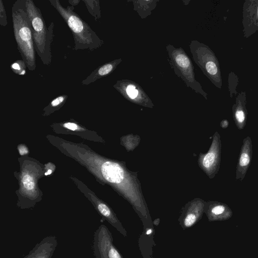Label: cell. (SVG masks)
I'll return each mask as SVG.
<instances>
[{
  "label": "cell",
  "mask_w": 258,
  "mask_h": 258,
  "mask_svg": "<svg viewBox=\"0 0 258 258\" xmlns=\"http://www.w3.org/2000/svg\"><path fill=\"white\" fill-rule=\"evenodd\" d=\"M23 183L27 189H32L34 187L33 178L29 175H26L23 177Z\"/></svg>",
  "instance_id": "d6986e66"
},
{
  "label": "cell",
  "mask_w": 258,
  "mask_h": 258,
  "mask_svg": "<svg viewBox=\"0 0 258 258\" xmlns=\"http://www.w3.org/2000/svg\"><path fill=\"white\" fill-rule=\"evenodd\" d=\"M221 155V141L220 134L216 132L213 136L211 145L207 153L201 154L199 164L201 169L211 179L218 172Z\"/></svg>",
  "instance_id": "52a82bcc"
},
{
  "label": "cell",
  "mask_w": 258,
  "mask_h": 258,
  "mask_svg": "<svg viewBox=\"0 0 258 258\" xmlns=\"http://www.w3.org/2000/svg\"><path fill=\"white\" fill-rule=\"evenodd\" d=\"M52 171L51 170H48L47 172L45 173V175H47L49 174H50L51 173Z\"/></svg>",
  "instance_id": "cb8c5ba5"
},
{
  "label": "cell",
  "mask_w": 258,
  "mask_h": 258,
  "mask_svg": "<svg viewBox=\"0 0 258 258\" xmlns=\"http://www.w3.org/2000/svg\"><path fill=\"white\" fill-rule=\"evenodd\" d=\"M128 81L125 80L117 81L113 85V87L131 101L145 106L143 102L144 100L150 107H152L153 104L144 91L141 88L139 89L140 86L138 84Z\"/></svg>",
  "instance_id": "ba28073f"
},
{
  "label": "cell",
  "mask_w": 258,
  "mask_h": 258,
  "mask_svg": "<svg viewBox=\"0 0 258 258\" xmlns=\"http://www.w3.org/2000/svg\"><path fill=\"white\" fill-rule=\"evenodd\" d=\"M244 29L252 28L253 33L258 30V1H247L243 7Z\"/></svg>",
  "instance_id": "7c38bea8"
},
{
  "label": "cell",
  "mask_w": 258,
  "mask_h": 258,
  "mask_svg": "<svg viewBox=\"0 0 258 258\" xmlns=\"http://www.w3.org/2000/svg\"><path fill=\"white\" fill-rule=\"evenodd\" d=\"M80 2V0H69V3L71 5V6H75L79 4Z\"/></svg>",
  "instance_id": "603a6c76"
},
{
  "label": "cell",
  "mask_w": 258,
  "mask_h": 258,
  "mask_svg": "<svg viewBox=\"0 0 258 258\" xmlns=\"http://www.w3.org/2000/svg\"><path fill=\"white\" fill-rule=\"evenodd\" d=\"M93 248L95 258H122L113 244L111 233L103 224L94 232Z\"/></svg>",
  "instance_id": "8992f818"
},
{
  "label": "cell",
  "mask_w": 258,
  "mask_h": 258,
  "mask_svg": "<svg viewBox=\"0 0 258 258\" xmlns=\"http://www.w3.org/2000/svg\"><path fill=\"white\" fill-rule=\"evenodd\" d=\"M51 5L57 11L67 24L74 40L73 49L93 51L104 43L89 25L74 12V7H63L58 0H49Z\"/></svg>",
  "instance_id": "7a4b0ae2"
},
{
  "label": "cell",
  "mask_w": 258,
  "mask_h": 258,
  "mask_svg": "<svg viewBox=\"0 0 258 258\" xmlns=\"http://www.w3.org/2000/svg\"><path fill=\"white\" fill-rule=\"evenodd\" d=\"M189 48L195 62L217 87L221 88V76L218 61L211 49L197 40H192Z\"/></svg>",
  "instance_id": "5b68a950"
},
{
  "label": "cell",
  "mask_w": 258,
  "mask_h": 258,
  "mask_svg": "<svg viewBox=\"0 0 258 258\" xmlns=\"http://www.w3.org/2000/svg\"><path fill=\"white\" fill-rule=\"evenodd\" d=\"M244 95L236 98V103L232 106L233 118L238 129L243 130L246 123L247 112L245 106Z\"/></svg>",
  "instance_id": "5bb4252c"
},
{
  "label": "cell",
  "mask_w": 258,
  "mask_h": 258,
  "mask_svg": "<svg viewBox=\"0 0 258 258\" xmlns=\"http://www.w3.org/2000/svg\"><path fill=\"white\" fill-rule=\"evenodd\" d=\"M26 11L31 22L36 52L43 63L49 66L52 60L54 23L51 22L47 28L40 9L32 0H26Z\"/></svg>",
  "instance_id": "3957f363"
},
{
  "label": "cell",
  "mask_w": 258,
  "mask_h": 258,
  "mask_svg": "<svg viewBox=\"0 0 258 258\" xmlns=\"http://www.w3.org/2000/svg\"><path fill=\"white\" fill-rule=\"evenodd\" d=\"M57 245L56 237L47 236L38 242L23 258H51Z\"/></svg>",
  "instance_id": "8fae6325"
},
{
  "label": "cell",
  "mask_w": 258,
  "mask_h": 258,
  "mask_svg": "<svg viewBox=\"0 0 258 258\" xmlns=\"http://www.w3.org/2000/svg\"><path fill=\"white\" fill-rule=\"evenodd\" d=\"M14 37L18 50L29 71L36 69V51L30 21L26 11V0H17L12 8Z\"/></svg>",
  "instance_id": "6da1fadb"
},
{
  "label": "cell",
  "mask_w": 258,
  "mask_h": 258,
  "mask_svg": "<svg viewBox=\"0 0 258 258\" xmlns=\"http://www.w3.org/2000/svg\"><path fill=\"white\" fill-rule=\"evenodd\" d=\"M220 125L221 128H227L229 126V121L227 119H224L220 122Z\"/></svg>",
  "instance_id": "44dd1931"
},
{
  "label": "cell",
  "mask_w": 258,
  "mask_h": 258,
  "mask_svg": "<svg viewBox=\"0 0 258 258\" xmlns=\"http://www.w3.org/2000/svg\"><path fill=\"white\" fill-rule=\"evenodd\" d=\"M64 126L68 129L72 131H75L78 128V126L76 124L72 122H67L64 123Z\"/></svg>",
  "instance_id": "ffe728a7"
},
{
  "label": "cell",
  "mask_w": 258,
  "mask_h": 258,
  "mask_svg": "<svg viewBox=\"0 0 258 258\" xmlns=\"http://www.w3.org/2000/svg\"><path fill=\"white\" fill-rule=\"evenodd\" d=\"M252 146L249 136L244 138L242 142L238 159L236 170V180H243L250 165Z\"/></svg>",
  "instance_id": "30bf717a"
},
{
  "label": "cell",
  "mask_w": 258,
  "mask_h": 258,
  "mask_svg": "<svg viewBox=\"0 0 258 258\" xmlns=\"http://www.w3.org/2000/svg\"><path fill=\"white\" fill-rule=\"evenodd\" d=\"M204 207L205 203L201 199L195 200L187 204L179 218L181 227L186 229L193 226L201 218Z\"/></svg>",
  "instance_id": "9c48e42d"
},
{
  "label": "cell",
  "mask_w": 258,
  "mask_h": 258,
  "mask_svg": "<svg viewBox=\"0 0 258 258\" xmlns=\"http://www.w3.org/2000/svg\"><path fill=\"white\" fill-rule=\"evenodd\" d=\"M122 61L121 58L106 62L96 68L85 79L82 81V85H88L98 79L111 74Z\"/></svg>",
  "instance_id": "4fadbf2b"
},
{
  "label": "cell",
  "mask_w": 258,
  "mask_h": 258,
  "mask_svg": "<svg viewBox=\"0 0 258 258\" xmlns=\"http://www.w3.org/2000/svg\"><path fill=\"white\" fill-rule=\"evenodd\" d=\"M166 50L170 65L177 76L184 82L187 87L207 99V94L196 80L192 62L184 50L181 47L175 48L171 44L166 45Z\"/></svg>",
  "instance_id": "277c9868"
},
{
  "label": "cell",
  "mask_w": 258,
  "mask_h": 258,
  "mask_svg": "<svg viewBox=\"0 0 258 258\" xmlns=\"http://www.w3.org/2000/svg\"><path fill=\"white\" fill-rule=\"evenodd\" d=\"M8 24L7 16L5 6L2 0H0V25L6 27Z\"/></svg>",
  "instance_id": "ac0fdd59"
},
{
  "label": "cell",
  "mask_w": 258,
  "mask_h": 258,
  "mask_svg": "<svg viewBox=\"0 0 258 258\" xmlns=\"http://www.w3.org/2000/svg\"><path fill=\"white\" fill-rule=\"evenodd\" d=\"M208 213L213 215L218 216L223 214L228 210L226 205L217 202H210L207 204Z\"/></svg>",
  "instance_id": "2e32d148"
},
{
  "label": "cell",
  "mask_w": 258,
  "mask_h": 258,
  "mask_svg": "<svg viewBox=\"0 0 258 258\" xmlns=\"http://www.w3.org/2000/svg\"><path fill=\"white\" fill-rule=\"evenodd\" d=\"M27 66L23 60H17L11 64V68L16 74L23 76L26 73Z\"/></svg>",
  "instance_id": "e0dca14e"
},
{
  "label": "cell",
  "mask_w": 258,
  "mask_h": 258,
  "mask_svg": "<svg viewBox=\"0 0 258 258\" xmlns=\"http://www.w3.org/2000/svg\"><path fill=\"white\" fill-rule=\"evenodd\" d=\"M89 13L94 17L95 21L101 18L100 2L99 0H82Z\"/></svg>",
  "instance_id": "9a60e30c"
},
{
  "label": "cell",
  "mask_w": 258,
  "mask_h": 258,
  "mask_svg": "<svg viewBox=\"0 0 258 258\" xmlns=\"http://www.w3.org/2000/svg\"><path fill=\"white\" fill-rule=\"evenodd\" d=\"M19 153L21 155H24L25 154H26L28 152L26 148L24 146H20L19 147Z\"/></svg>",
  "instance_id": "7402d4cb"
}]
</instances>
